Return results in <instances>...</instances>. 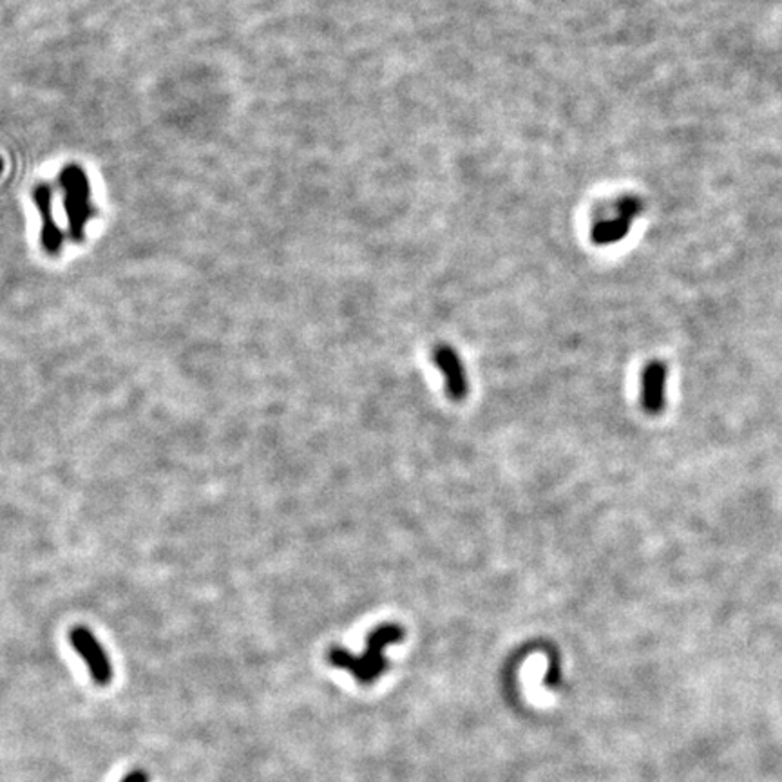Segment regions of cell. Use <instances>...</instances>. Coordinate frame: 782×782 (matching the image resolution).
<instances>
[{
  "mask_svg": "<svg viewBox=\"0 0 782 782\" xmlns=\"http://www.w3.org/2000/svg\"><path fill=\"white\" fill-rule=\"evenodd\" d=\"M70 643L86 661L93 681L98 686H107L113 679V666L106 648L88 627H75L70 632Z\"/></svg>",
  "mask_w": 782,
  "mask_h": 782,
  "instance_id": "3957f363",
  "label": "cell"
},
{
  "mask_svg": "<svg viewBox=\"0 0 782 782\" xmlns=\"http://www.w3.org/2000/svg\"><path fill=\"white\" fill-rule=\"evenodd\" d=\"M59 185L64 198L68 234L75 243H82L86 239L88 225L97 214L89 176L80 165L70 163L61 171Z\"/></svg>",
  "mask_w": 782,
  "mask_h": 782,
  "instance_id": "7a4b0ae2",
  "label": "cell"
},
{
  "mask_svg": "<svg viewBox=\"0 0 782 782\" xmlns=\"http://www.w3.org/2000/svg\"><path fill=\"white\" fill-rule=\"evenodd\" d=\"M33 201L41 216V245L42 250L57 257L64 248V232L53 212V189L48 183H39L33 189Z\"/></svg>",
  "mask_w": 782,
  "mask_h": 782,
  "instance_id": "277c9868",
  "label": "cell"
},
{
  "mask_svg": "<svg viewBox=\"0 0 782 782\" xmlns=\"http://www.w3.org/2000/svg\"><path fill=\"white\" fill-rule=\"evenodd\" d=\"M665 366L652 362L643 373V406L648 414H657L663 408V386H665Z\"/></svg>",
  "mask_w": 782,
  "mask_h": 782,
  "instance_id": "52a82bcc",
  "label": "cell"
},
{
  "mask_svg": "<svg viewBox=\"0 0 782 782\" xmlns=\"http://www.w3.org/2000/svg\"><path fill=\"white\" fill-rule=\"evenodd\" d=\"M122 782H149V775L142 769H135L122 778Z\"/></svg>",
  "mask_w": 782,
  "mask_h": 782,
  "instance_id": "ba28073f",
  "label": "cell"
},
{
  "mask_svg": "<svg viewBox=\"0 0 782 782\" xmlns=\"http://www.w3.org/2000/svg\"><path fill=\"white\" fill-rule=\"evenodd\" d=\"M433 360L444 373L448 396L453 401H464L468 396V378L455 349L450 346H439L433 353Z\"/></svg>",
  "mask_w": 782,
  "mask_h": 782,
  "instance_id": "8992f818",
  "label": "cell"
},
{
  "mask_svg": "<svg viewBox=\"0 0 782 782\" xmlns=\"http://www.w3.org/2000/svg\"><path fill=\"white\" fill-rule=\"evenodd\" d=\"M0 172H3V160H0Z\"/></svg>",
  "mask_w": 782,
  "mask_h": 782,
  "instance_id": "9c48e42d",
  "label": "cell"
},
{
  "mask_svg": "<svg viewBox=\"0 0 782 782\" xmlns=\"http://www.w3.org/2000/svg\"><path fill=\"white\" fill-rule=\"evenodd\" d=\"M405 639V630L399 625L387 623L378 628H375L368 636L366 652L362 656H353L344 648H331L328 654V659L337 668H344L355 675V679L362 684L373 683L386 668V657L384 648L387 645H394Z\"/></svg>",
  "mask_w": 782,
  "mask_h": 782,
  "instance_id": "6da1fadb",
  "label": "cell"
},
{
  "mask_svg": "<svg viewBox=\"0 0 782 782\" xmlns=\"http://www.w3.org/2000/svg\"><path fill=\"white\" fill-rule=\"evenodd\" d=\"M639 210H641L639 200L636 198L619 200L616 205V212L610 218L601 219L592 227V241H596L598 245H607L623 239L632 221L639 214Z\"/></svg>",
  "mask_w": 782,
  "mask_h": 782,
  "instance_id": "5b68a950",
  "label": "cell"
}]
</instances>
